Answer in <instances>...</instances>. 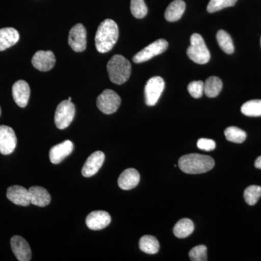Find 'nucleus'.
Masks as SVG:
<instances>
[{
	"mask_svg": "<svg viewBox=\"0 0 261 261\" xmlns=\"http://www.w3.org/2000/svg\"><path fill=\"white\" fill-rule=\"evenodd\" d=\"M140 250L145 253L153 254L157 253L159 251L160 244L157 239L151 235H145L140 239Z\"/></svg>",
	"mask_w": 261,
	"mask_h": 261,
	"instance_id": "24",
	"label": "nucleus"
},
{
	"mask_svg": "<svg viewBox=\"0 0 261 261\" xmlns=\"http://www.w3.org/2000/svg\"><path fill=\"white\" fill-rule=\"evenodd\" d=\"M168 43L166 39H159L144 48L135 55L133 61L135 63H142L148 61L154 57L159 56L168 49Z\"/></svg>",
	"mask_w": 261,
	"mask_h": 261,
	"instance_id": "7",
	"label": "nucleus"
},
{
	"mask_svg": "<svg viewBox=\"0 0 261 261\" xmlns=\"http://www.w3.org/2000/svg\"><path fill=\"white\" fill-rule=\"evenodd\" d=\"M197 147L204 151H212L216 148V142L211 139L201 138L197 141Z\"/></svg>",
	"mask_w": 261,
	"mask_h": 261,
	"instance_id": "33",
	"label": "nucleus"
},
{
	"mask_svg": "<svg viewBox=\"0 0 261 261\" xmlns=\"http://www.w3.org/2000/svg\"><path fill=\"white\" fill-rule=\"evenodd\" d=\"M140 181V175L135 168H128L123 171L118 178V184L123 190H130L135 188Z\"/></svg>",
	"mask_w": 261,
	"mask_h": 261,
	"instance_id": "18",
	"label": "nucleus"
},
{
	"mask_svg": "<svg viewBox=\"0 0 261 261\" xmlns=\"http://www.w3.org/2000/svg\"><path fill=\"white\" fill-rule=\"evenodd\" d=\"M260 46H261V38H260Z\"/></svg>",
	"mask_w": 261,
	"mask_h": 261,
	"instance_id": "37",
	"label": "nucleus"
},
{
	"mask_svg": "<svg viewBox=\"0 0 261 261\" xmlns=\"http://www.w3.org/2000/svg\"><path fill=\"white\" fill-rule=\"evenodd\" d=\"M130 11L136 18H145L147 8L144 0H130Z\"/></svg>",
	"mask_w": 261,
	"mask_h": 261,
	"instance_id": "29",
	"label": "nucleus"
},
{
	"mask_svg": "<svg viewBox=\"0 0 261 261\" xmlns=\"http://www.w3.org/2000/svg\"><path fill=\"white\" fill-rule=\"evenodd\" d=\"M255 168H258V169H261V156L257 158L256 161H255Z\"/></svg>",
	"mask_w": 261,
	"mask_h": 261,
	"instance_id": "34",
	"label": "nucleus"
},
{
	"mask_svg": "<svg viewBox=\"0 0 261 261\" xmlns=\"http://www.w3.org/2000/svg\"><path fill=\"white\" fill-rule=\"evenodd\" d=\"M111 222V216L104 211H92L86 218V224L91 230L103 229L107 227Z\"/></svg>",
	"mask_w": 261,
	"mask_h": 261,
	"instance_id": "12",
	"label": "nucleus"
},
{
	"mask_svg": "<svg viewBox=\"0 0 261 261\" xmlns=\"http://www.w3.org/2000/svg\"><path fill=\"white\" fill-rule=\"evenodd\" d=\"M189 256L192 261L207 260V247L205 245H198L193 247L190 250Z\"/></svg>",
	"mask_w": 261,
	"mask_h": 261,
	"instance_id": "31",
	"label": "nucleus"
},
{
	"mask_svg": "<svg viewBox=\"0 0 261 261\" xmlns=\"http://www.w3.org/2000/svg\"><path fill=\"white\" fill-rule=\"evenodd\" d=\"M20 39V35L16 29L4 28L0 29V51H4L13 47Z\"/></svg>",
	"mask_w": 261,
	"mask_h": 261,
	"instance_id": "20",
	"label": "nucleus"
},
{
	"mask_svg": "<svg viewBox=\"0 0 261 261\" xmlns=\"http://www.w3.org/2000/svg\"><path fill=\"white\" fill-rule=\"evenodd\" d=\"M17 145V137L11 127L0 126V153L10 154L14 152Z\"/></svg>",
	"mask_w": 261,
	"mask_h": 261,
	"instance_id": "10",
	"label": "nucleus"
},
{
	"mask_svg": "<svg viewBox=\"0 0 261 261\" xmlns=\"http://www.w3.org/2000/svg\"><path fill=\"white\" fill-rule=\"evenodd\" d=\"M118 36L119 30L116 22L111 19H106L99 25L96 33V49L100 53L111 51L116 44Z\"/></svg>",
	"mask_w": 261,
	"mask_h": 261,
	"instance_id": "1",
	"label": "nucleus"
},
{
	"mask_svg": "<svg viewBox=\"0 0 261 261\" xmlns=\"http://www.w3.org/2000/svg\"><path fill=\"white\" fill-rule=\"evenodd\" d=\"M241 112L247 116H261V99H252L245 102L242 106Z\"/></svg>",
	"mask_w": 261,
	"mask_h": 261,
	"instance_id": "26",
	"label": "nucleus"
},
{
	"mask_svg": "<svg viewBox=\"0 0 261 261\" xmlns=\"http://www.w3.org/2000/svg\"><path fill=\"white\" fill-rule=\"evenodd\" d=\"M121 104V99L116 92L106 89L98 96L97 106L105 114L111 115L116 113Z\"/></svg>",
	"mask_w": 261,
	"mask_h": 261,
	"instance_id": "5",
	"label": "nucleus"
},
{
	"mask_svg": "<svg viewBox=\"0 0 261 261\" xmlns=\"http://www.w3.org/2000/svg\"><path fill=\"white\" fill-rule=\"evenodd\" d=\"M56 63V56L51 51H38L33 56L32 60L33 66L43 72L53 69Z\"/></svg>",
	"mask_w": 261,
	"mask_h": 261,
	"instance_id": "11",
	"label": "nucleus"
},
{
	"mask_svg": "<svg viewBox=\"0 0 261 261\" xmlns=\"http://www.w3.org/2000/svg\"><path fill=\"white\" fill-rule=\"evenodd\" d=\"M190 60L197 64L203 65L211 59L210 51L200 34H193L190 38V46L187 51Z\"/></svg>",
	"mask_w": 261,
	"mask_h": 261,
	"instance_id": "4",
	"label": "nucleus"
},
{
	"mask_svg": "<svg viewBox=\"0 0 261 261\" xmlns=\"http://www.w3.org/2000/svg\"><path fill=\"white\" fill-rule=\"evenodd\" d=\"M165 88V82L161 77L154 76L148 80L145 87L146 104L154 106L159 101Z\"/></svg>",
	"mask_w": 261,
	"mask_h": 261,
	"instance_id": "8",
	"label": "nucleus"
},
{
	"mask_svg": "<svg viewBox=\"0 0 261 261\" xmlns=\"http://www.w3.org/2000/svg\"><path fill=\"white\" fill-rule=\"evenodd\" d=\"M195 229L193 222L189 219H182L173 227V233L178 238H186L192 234Z\"/></svg>",
	"mask_w": 261,
	"mask_h": 261,
	"instance_id": "22",
	"label": "nucleus"
},
{
	"mask_svg": "<svg viewBox=\"0 0 261 261\" xmlns=\"http://www.w3.org/2000/svg\"><path fill=\"white\" fill-rule=\"evenodd\" d=\"M222 87V82L219 77L211 76L204 83V93L207 97H216L221 92Z\"/></svg>",
	"mask_w": 261,
	"mask_h": 261,
	"instance_id": "23",
	"label": "nucleus"
},
{
	"mask_svg": "<svg viewBox=\"0 0 261 261\" xmlns=\"http://www.w3.org/2000/svg\"><path fill=\"white\" fill-rule=\"evenodd\" d=\"M261 197V187L257 185H251L247 187L244 192V198L249 205H254Z\"/></svg>",
	"mask_w": 261,
	"mask_h": 261,
	"instance_id": "28",
	"label": "nucleus"
},
{
	"mask_svg": "<svg viewBox=\"0 0 261 261\" xmlns=\"http://www.w3.org/2000/svg\"><path fill=\"white\" fill-rule=\"evenodd\" d=\"M226 140L234 143H242L246 140L247 135L245 132L238 127L230 126L224 132Z\"/></svg>",
	"mask_w": 261,
	"mask_h": 261,
	"instance_id": "27",
	"label": "nucleus"
},
{
	"mask_svg": "<svg viewBox=\"0 0 261 261\" xmlns=\"http://www.w3.org/2000/svg\"><path fill=\"white\" fill-rule=\"evenodd\" d=\"M13 253L20 261H29L32 258V250L25 239L20 236H13L10 240Z\"/></svg>",
	"mask_w": 261,
	"mask_h": 261,
	"instance_id": "14",
	"label": "nucleus"
},
{
	"mask_svg": "<svg viewBox=\"0 0 261 261\" xmlns=\"http://www.w3.org/2000/svg\"><path fill=\"white\" fill-rule=\"evenodd\" d=\"M186 9V4L183 0H174L168 5L165 12V18L169 22L177 21L181 18Z\"/></svg>",
	"mask_w": 261,
	"mask_h": 261,
	"instance_id": "21",
	"label": "nucleus"
},
{
	"mask_svg": "<svg viewBox=\"0 0 261 261\" xmlns=\"http://www.w3.org/2000/svg\"><path fill=\"white\" fill-rule=\"evenodd\" d=\"M74 145L70 140H65L51 147L49 151V160L53 164H59L73 152Z\"/></svg>",
	"mask_w": 261,
	"mask_h": 261,
	"instance_id": "15",
	"label": "nucleus"
},
{
	"mask_svg": "<svg viewBox=\"0 0 261 261\" xmlns=\"http://www.w3.org/2000/svg\"><path fill=\"white\" fill-rule=\"evenodd\" d=\"M68 44L73 51L82 53L87 48V30L82 24L78 23L70 29Z\"/></svg>",
	"mask_w": 261,
	"mask_h": 261,
	"instance_id": "9",
	"label": "nucleus"
},
{
	"mask_svg": "<svg viewBox=\"0 0 261 261\" xmlns=\"http://www.w3.org/2000/svg\"><path fill=\"white\" fill-rule=\"evenodd\" d=\"M7 197L15 205L28 206L31 204L29 190L18 185L10 187L8 189Z\"/></svg>",
	"mask_w": 261,
	"mask_h": 261,
	"instance_id": "17",
	"label": "nucleus"
},
{
	"mask_svg": "<svg viewBox=\"0 0 261 261\" xmlns=\"http://www.w3.org/2000/svg\"><path fill=\"white\" fill-rule=\"evenodd\" d=\"M215 161L211 156L192 153L182 156L178 166L183 172L188 174H200L213 169Z\"/></svg>",
	"mask_w": 261,
	"mask_h": 261,
	"instance_id": "2",
	"label": "nucleus"
},
{
	"mask_svg": "<svg viewBox=\"0 0 261 261\" xmlns=\"http://www.w3.org/2000/svg\"><path fill=\"white\" fill-rule=\"evenodd\" d=\"M189 93L192 97L200 98L204 93V83L202 81H195V82H190L188 87Z\"/></svg>",
	"mask_w": 261,
	"mask_h": 261,
	"instance_id": "32",
	"label": "nucleus"
},
{
	"mask_svg": "<svg viewBox=\"0 0 261 261\" xmlns=\"http://www.w3.org/2000/svg\"><path fill=\"white\" fill-rule=\"evenodd\" d=\"M31 203L39 207H45L51 202V196L46 189L42 187L34 186L29 190Z\"/></svg>",
	"mask_w": 261,
	"mask_h": 261,
	"instance_id": "19",
	"label": "nucleus"
},
{
	"mask_svg": "<svg viewBox=\"0 0 261 261\" xmlns=\"http://www.w3.org/2000/svg\"><path fill=\"white\" fill-rule=\"evenodd\" d=\"M107 69L110 80L118 85L126 82L132 73L130 62L121 55L112 57L108 63Z\"/></svg>",
	"mask_w": 261,
	"mask_h": 261,
	"instance_id": "3",
	"label": "nucleus"
},
{
	"mask_svg": "<svg viewBox=\"0 0 261 261\" xmlns=\"http://www.w3.org/2000/svg\"><path fill=\"white\" fill-rule=\"evenodd\" d=\"M218 43L220 47L222 49L224 53L227 54H232L234 51V47H233V41L229 34L224 30H220L216 35Z\"/></svg>",
	"mask_w": 261,
	"mask_h": 261,
	"instance_id": "25",
	"label": "nucleus"
},
{
	"mask_svg": "<svg viewBox=\"0 0 261 261\" xmlns=\"http://www.w3.org/2000/svg\"><path fill=\"white\" fill-rule=\"evenodd\" d=\"M68 100L71 101V97H68Z\"/></svg>",
	"mask_w": 261,
	"mask_h": 261,
	"instance_id": "35",
	"label": "nucleus"
},
{
	"mask_svg": "<svg viewBox=\"0 0 261 261\" xmlns=\"http://www.w3.org/2000/svg\"><path fill=\"white\" fill-rule=\"evenodd\" d=\"M237 2L238 0H210L207 5V10L208 13H215L228 7L233 6Z\"/></svg>",
	"mask_w": 261,
	"mask_h": 261,
	"instance_id": "30",
	"label": "nucleus"
},
{
	"mask_svg": "<svg viewBox=\"0 0 261 261\" xmlns=\"http://www.w3.org/2000/svg\"><path fill=\"white\" fill-rule=\"evenodd\" d=\"M75 108L71 101H62L57 107L55 123L59 129H65L70 126L74 118Z\"/></svg>",
	"mask_w": 261,
	"mask_h": 261,
	"instance_id": "6",
	"label": "nucleus"
},
{
	"mask_svg": "<svg viewBox=\"0 0 261 261\" xmlns=\"http://www.w3.org/2000/svg\"><path fill=\"white\" fill-rule=\"evenodd\" d=\"M106 156L101 151H96L86 161L82 173L84 177H91L98 172L104 163Z\"/></svg>",
	"mask_w": 261,
	"mask_h": 261,
	"instance_id": "13",
	"label": "nucleus"
},
{
	"mask_svg": "<svg viewBox=\"0 0 261 261\" xmlns=\"http://www.w3.org/2000/svg\"><path fill=\"white\" fill-rule=\"evenodd\" d=\"M1 113H2L1 108H0V116H1Z\"/></svg>",
	"mask_w": 261,
	"mask_h": 261,
	"instance_id": "36",
	"label": "nucleus"
},
{
	"mask_svg": "<svg viewBox=\"0 0 261 261\" xmlns=\"http://www.w3.org/2000/svg\"><path fill=\"white\" fill-rule=\"evenodd\" d=\"M13 97L15 103L20 108H25L30 97V87L27 82L18 81L13 86Z\"/></svg>",
	"mask_w": 261,
	"mask_h": 261,
	"instance_id": "16",
	"label": "nucleus"
}]
</instances>
